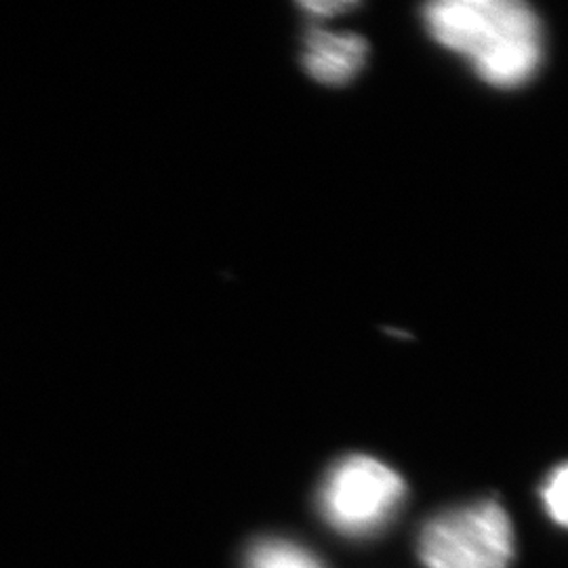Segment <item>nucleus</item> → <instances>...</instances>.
<instances>
[{"mask_svg": "<svg viewBox=\"0 0 568 568\" xmlns=\"http://www.w3.org/2000/svg\"><path fill=\"white\" fill-rule=\"evenodd\" d=\"M354 7H356L354 2H314V4L310 2V4H305V9L310 13H314L316 18H331L337 11H349Z\"/></svg>", "mask_w": 568, "mask_h": 568, "instance_id": "7", "label": "nucleus"}, {"mask_svg": "<svg viewBox=\"0 0 568 568\" xmlns=\"http://www.w3.org/2000/svg\"><path fill=\"white\" fill-rule=\"evenodd\" d=\"M406 487L386 464L352 455L333 467L321 488L325 520L349 537H365L386 525L400 508Z\"/></svg>", "mask_w": 568, "mask_h": 568, "instance_id": "3", "label": "nucleus"}, {"mask_svg": "<svg viewBox=\"0 0 568 568\" xmlns=\"http://www.w3.org/2000/svg\"><path fill=\"white\" fill-rule=\"evenodd\" d=\"M432 37L495 87L527 82L541 61V28L516 0H443L426 7Z\"/></svg>", "mask_w": 568, "mask_h": 568, "instance_id": "1", "label": "nucleus"}, {"mask_svg": "<svg viewBox=\"0 0 568 568\" xmlns=\"http://www.w3.org/2000/svg\"><path fill=\"white\" fill-rule=\"evenodd\" d=\"M511 556L514 530L497 501L445 511L419 535V558L427 568H508Z\"/></svg>", "mask_w": 568, "mask_h": 568, "instance_id": "2", "label": "nucleus"}, {"mask_svg": "<svg viewBox=\"0 0 568 568\" xmlns=\"http://www.w3.org/2000/svg\"><path fill=\"white\" fill-rule=\"evenodd\" d=\"M366 42L356 34L310 30L305 39L304 63L316 81L344 84L365 65Z\"/></svg>", "mask_w": 568, "mask_h": 568, "instance_id": "4", "label": "nucleus"}, {"mask_svg": "<svg viewBox=\"0 0 568 568\" xmlns=\"http://www.w3.org/2000/svg\"><path fill=\"white\" fill-rule=\"evenodd\" d=\"M246 568H325V565L297 544L265 539L248 549Z\"/></svg>", "mask_w": 568, "mask_h": 568, "instance_id": "5", "label": "nucleus"}, {"mask_svg": "<svg viewBox=\"0 0 568 568\" xmlns=\"http://www.w3.org/2000/svg\"><path fill=\"white\" fill-rule=\"evenodd\" d=\"M541 497L551 520L568 528V464L551 471Z\"/></svg>", "mask_w": 568, "mask_h": 568, "instance_id": "6", "label": "nucleus"}]
</instances>
